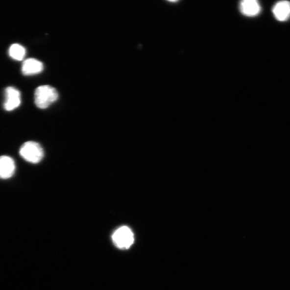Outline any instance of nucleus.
Listing matches in <instances>:
<instances>
[{"label":"nucleus","instance_id":"f257e3e1","mask_svg":"<svg viewBox=\"0 0 290 290\" xmlns=\"http://www.w3.org/2000/svg\"><path fill=\"white\" fill-rule=\"evenodd\" d=\"M59 94L54 88L45 85L38 87L35 93V102L38 108L45 109L57 101Z\"/></svg>","mask_w":290,"mask_h":290},{"label":"nucleus","instance_id":"f03ea898","mask_svg":"<svg viewBox=\"0 0 290 290\" xmlns=\"http://www.w3.org/2000/svg\"><path fill=\"white\" fill-rule=\"evenodd\" d=\"M20 154L27 162L37 164L44 157V150L40 144L35 142H27L21 146Z\"/></svg>","mask_w":290,"mask_h":290},{"label":"nucleus","instance_id":"7ed1b4c3","mask_svg":"<svg viewBox=\"0 0 290 290\" xmlns=\"http://www.w3.org/2000/svg\"><path fill=\"white\" fill-rule=\"evenodd\" d=\"M112 239L116 246L122 249L129 248L134 242V235L129 227L122 226L113 234Z\"/></svg>","mask_w":290,"mask_h":290},{"label":"nucleus","instance_id":"20e7f679","mask_svg":"<svg viewBox=\"0 0 290 290\" xmlns=\"http://www.w3.org/2000/svg\"><path fill=\"white\" fill-rule=\"evenodd\" d=\"M5 99L4 108L5 110L11 111L18 108L21 103V93L18 89L9 87L5 90Z\"/></svg>","mask_w":290,"mask_h":290},{"label":"nucleus","instance_id":"39448f33","mask_svg":"<svg viewBox=\"0 0 290 290\" xmlns=\"http://www.w3.org/2000/svg\"><path fill=\"white\" fill-rule=\"evenodd\" d=\"M16 169L14 160L8 156L0 157V178L8 179L12 177Z\"/></svg>","mask_w":290,"mask_h":290},{"label":"nucleus","instance_id":"423d86ee","mask_svg":"<svg viewBox=\"0 0 290 290\" xmlns=\"http://www.w3.org/2000/svg\"><path fill=\"white\" fill-rule=\"evenodd\" d=\"M43 69L44 65L41 61L33 58L25 60L22 67V73L26 76L40 73Z\"/></svg>","mask_w":290,"mask_h":290},{"label":"nucleus","instance_id":"0eeeda50","mask_svg":"<svg viewBox=\"0 0 290 290\" xmlns=\"http://www.w3.org/2000/svg\"><path fill=\"white\" fill-rule=\"evenodd\" d=\"M272 13L278 21H287L290 18V2L288 1L277 2L273 7Z\"/></svg>","mask_w":290,"mask_h":290},{"label":"nucleus","instance_id":"6e6552de","mask_svg":"<svg viewBox=\"0 0 290 290\" xmlns=\"http://www.w3.org/2000/svg\"><path fill=\"white\" fill-rule=\"evenodd\" d=\"M242 13L245 16L254 17L257 16L261 12V6L255 0H244L241 4Z\"/></svg>","mask_w":290,"mask_h":290},{"label":"nucleus","instance_id":"1a4fd4ad","mask_svg":"<svg viewBox=\"0 0 290 290\" xmlns=\"http://www.w3.org/2000/svg\"><path fill=\"white\" fill-rule=\"evenodd\" d=\"M9 53L10 57L16 60L21 61L24 58L26 51L24 48L21 45L14 44L10 47Z\"/></svg>","mask_w":290,"mask_h":290}]
</instances>
